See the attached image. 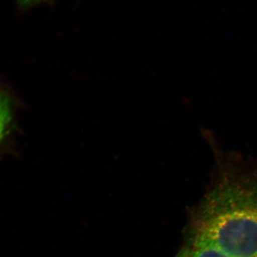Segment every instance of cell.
<instances>
[{
	"instance_id": "6da1fadb",
	"label": "cell",
	"mask_w": 257,
	"mask_h": 257,
	"mask_svg": "<svg viewBox=\"0 0 257 257\" xmlns=\"http://www.w3.org/2000/svg\"><path fill=\"white\" fill-rule=\"evenodd\" d=\"M187 233L226 257H257V165L221 164L189 215Z\"/></svg>"
},
{
	"instance_id": "7a4b0ae2",
	"label": "cell",
	"mask_w": 257,
	"mask_h": 257,
	"mask_svg": "<svg viewBox=\"0 0 257 257\" xmlns=\"http://www.w3.org/2000/svg\"><path fill=\"white\" fill-rule=\"evenodd\" d=\"M177 257H225L215 248L201 240L185 238Z\"/></svg>"
},
{
	"instance_id": "3957f363",
	"label": "cell",
	"mask_w": 257,
	"mask_h": 257,
	"mask_svg": "<svg viewBox=\"0 0 257 257\" xmlns=\"http://www.w3.org/2000/svg\"><path fill=\"white\" fill-rule=\"evenodd\" d=\"M11 117V104L9 96L0 90V144L4 140Z\"/></svg>"
},
{
	"instance_id": "277c9868",
	"label": "cell",
	"mask_w": 257,
	"mask_h": 257,
	"mask_svg": "<svg viewBox=\"0 0 257 257\" xmlns=\"http://www.w3.org/2000/svg\"><path fill=\"white\" fill-rule=\"evenodd\" d=\"M18 1L20 5H23V6H32V5L41 3L44 0H18Z\"/></svg>"
}]
</instances>
